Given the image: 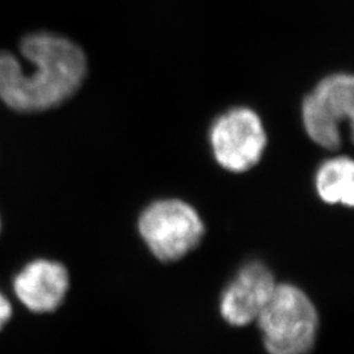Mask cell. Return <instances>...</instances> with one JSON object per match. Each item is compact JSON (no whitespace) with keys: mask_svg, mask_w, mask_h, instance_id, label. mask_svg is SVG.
Listing matches in <instances>:
<instances>
[{"mask_svg":"<svg viewBox=\"0 0 354 354\" xmlns=\"http://www.w3.org/2000/svg\"><path fill=\"white\" fill-rule=\"evenodd\" d=\"M354 79L337 73L323 77L302 102V122L308 138L327 150H337L342 143V129L352 127Z\"/></svg>","mask_w":354,"mask_h":354,"instance_id":"cell-4","label":"cell"},{"mask_svg":"<svg viewBox=\"0 0 354 354\" xmlns=\"http://www.w3.org/2000/svg\"><path fill=\"white\" fill-rule=\"evenodd\" d=\"M71 288L68 269L57 260L38 257L21 266L12 277L13 298L33 315L57 313Z\"/></svg>","mask_w":354,"mask_h":354,"instance_id":"cell-6","label":"cell"},{"mask_svg":"<svg viewBox=\"0 0 354 354\" xmlns=\"http://www.w3.org/2000/svg\"><path fill=\"white\" fill-rule=\"evenodd\" d=\"M138 231L159 261L175 263L198 247L205 236V225L189 203L165 198L145 207L138 219Z\"/></svg>","mask_w":354,"mask_h":354,"instance_id":"cell-3","label":"cell"},{"mask_svg":"<svg viewBox=\"0 0 354 354\" xmlns=\"http://www.w3.org/2000/svg\"><path fill=\"white\" fill-rule=\"evenodd\" d=\"M0 227H1V221H0Z\"/></svg>","mask_w":354,"mask_h":354,"instance_id":"cell-10","label":"cell"},{"mask_svg":"<svg viewBox=\"0 0 354 354\" xmlns=\"http://www.w3.org/2000/svg\"><path fill=\"white\" fill-rule=\"evenodd\" d=\"M15 317L12 299L0 289V335L8 328Z\"/></svg>","mask_w":354,"mask_h":354,"instance_id":"cell-9","label":"cell"},{"mask_svg":"<svg viewBox=\"0 0 354 354\" xmlns=\"http://www.w3.org/2000/svg\"><path fill=\"white\" fill-rule=\"evenodd\" d=\"M20 51L26 64L0 51V100L16 112L37 113L64 104L87 75L86 54L68 38L32 33L21 39Z\"/></svg>","mask_w":354,"mask_h":354,"instance_id":"cell-1","label":"cell"},{"mask_svg":"<svg viewBox=\"0 0 354 354\" xmlns=\"http://www.w3.org/2000/svg\"><path fill=\"white\" fill-rule=\"evenodd\" d=\"M215 162L228 172L241 174L259 165L266 151V127L251 108L236 106L215 118L209 131Z\"/></svg>","mask_w":354,"mask_h":354,"instance_id":"cell-5","label":"cell"},{"mask_svg":"<svg viewBox=\"0 0 354 354\" xmlns=\"http://www.w3.org/2000/svg\"><path fill=\"white\" fill-rule=\"evenodd\" d=\"M277 283L273 272L264 263L253 260L244 264L221 294V317L238 328L256 323Z\"/></svg>","mask_w":354,"mask_h":354,"instance_id":"cell-7","label":"cell"},{"mask_svg":"<svg viewBox=\"0 0 354 354\" xmlns=\"http://www.w3.org/2000/svg\"><path fill=\"white\" fill-rule=\"evenodd\" d=\"M317 196L323 203L352 207L354 203V163L349 156H335L317 168Z\"/></svg>","mask_w":354,"mask_h":354,"instance_id":"cell-8","label":"cell"},{"mask_svg":"<svg viewBox=\"0 0 354 354\" xmlns=\"http://www.w3.org/2000/svg\"><path fill=\"white\" fill-rule=\"evenodd\" d=\"M256 323L269 354L310 353L320 327L317 306L292 283H277Z\"/></svg>","mask_w":354,"mask_h":354,"instance_id":"cell-2","label":"cell"}]
</instances>
